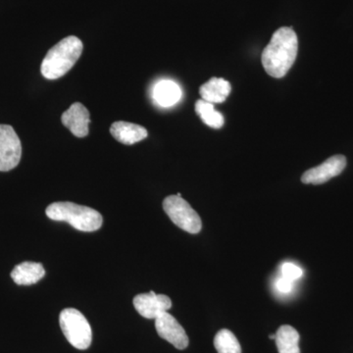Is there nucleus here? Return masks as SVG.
<instances>
[{"label":"nucleus","mask_w":353,"mask_h":353,"mask_svg":"<svg viewBox=\"0 0 353 353\" xmlns=\"http://www.w3.org/2000/svg\"><path fill=\"white\" fill-rule=\"evenodd\" d=\"M292 285H294V282L284 277L279 279L276 282V288H277L279 292H284V294L290 292L292 289Z\"/></svg>","instance_id":"19"},{"label":"nucleus","mask_w":353,"mask_h":353,"mask_svg":"<svg viewBox=\"0 0 353 353\" xmlns=\"http://www.w3.org/2000/svg\"><path fill=\"white\" fill-rule=\"evenodd\" d=\"M347 166V158L343 155H334L323 162L319 166L309 169L304 172L301 176L303 183H312V185H322L328 182L334 176L340 175Z\"/></svg>","instance_id":"8"},{"label":"nucleus","mask_w":353,"mask_h":353,"mask_svg":"<svg viewBox=\"0 0 353 353\" xmlns=\"http://www.w3.org/2000/svg\"><path fill=\"white\" fill-rule=\"evenodd\" d=\"M51 220L61 221L82 232H94L101 229L103 218L99 211L74 202H53L46 210Z\"/></svg>","instance_id":"3"},{"label":"nucleus","mask_w":353,"mask_h":353,"mask_svg":"<svg viewBox=\"0 0 353 353\" xmlns=\"http://www.w3.org/2000/svg\"><path fill=\"white\" fill-rule=\"evenodd\" d=\"M60 328L65 338L78 350H85L90 347L92 341V327L85 317L75 308H66L59 316Z\"/></svg>","instance_id":"4"},{"label":"nucleus","mask_w":353,"mask_h":353,"mask_svg":"<svg viewBox=\"0 0 353 353\" xmlns=\"http://www.w3.org/2000/svg\"><path fill=\"white\" fill-rule=\"evenodd\" d=\"M282 275V277L294 282V281L299 280L303 276V270L299 266H296V264L287 262V263L283 264Z\"/></svg>","instance_id":"18"},{"label":"nucleus","mask_w":353,"mask_h":353,"mask_svg":"<svg viewBox=\"0 0 353 353\" xmlns=\"http://www.w3.org/2000/svg\"><path fill=\"white\" fill-rule=\"evenodd\" d=\"M110 132L116 141L124 145H132L143 141L148 137V132L145 127L134 123L118 121L111 125Z\"/></svg>","instance_id":"11"},{"label":"nucleus","mask_w":353,"mask_h":353,"mask_svg":"<svg viewBox=\"0 0 353 353\" xmlns=\"http://www.w3.org/2000/svg\"><path fill=\"white\" fill-rule=\"evenodd\" d=\"M155 101L162 108H171L182 97V90L173 81H160L153 90Z\"/></svg>","instance_id":"14"},{"label":"nucleus","mask_w":353,"mask_h":353,"mask_svg":"<svg viewBox=\"0 0 353 353\" xmlns=\"http://www.w3.org/2000/svg\"><path fill=\"white\" fill-rule=\"evenodd\" d=\"M46 275L43 264L38 262L25 261L17 265L11 272V278L16 284L30 285L37 284Z\"/></svg>","instance_id":"12"},{"label":"nucleus","mask_w":353,"mask_h":353,"mask_svg":"<svg viewBox=\"0 0 353 353\" xmlns=\"http://www.w3.org/2000/svg\"><path fill=\"white\" fill-rule=\"evenodd\" d=\"M269 338H270L271 340H275V339H276V334H271L270 336H269Z\"/></svg>","instance_id":"20"},{"label":"nucleus","mask_w":353,"mask_h":353,"mask_svg":"<svg viewBox=\"0 0 353 353\" xmlns=\"http://www.w3.org/2000/svg\"><path fill=\"white\" fill-rule=\"evenodd\" d=\"M155 329L160 338L168 341L176 350H185L189 345V336L182 325L168 312L162 313L155 319Z\"/></svg>","instance_id":"7"},{"label":"nucleus","mask_w":353,"mask_h":353,"mask_svg":"<svg viewBox=\"0 0 353 353\" xmlns=\"http://www.w3.org/2000/svg\"><path fill=\"white\" fill-rule=\"evenodd\" d=\"M231 90V83L228 81L213 77L208 82L201 85L199 94L203 101L210 103H222L229 97Z\"/></svg>","instance_id":"13"},{"label":"nucleus","mask_w":353,"mask_h":353,"mask_svg":"<svg viewBox=\"0 0 353 353\" xmlns=\"http://www.w3.org/2000/svg\"><path fill=\"white\" fill-rule=\"evenodd\" d=\"M83 43L77 37H67L48 50L43 60L41 72L48 80L61 78L73 68L83 52Z\"/></svg>","instance_id":"2"},{"label":"nucleus","mask_w":353,"mask_h":353,"mask_svg":"<svg viewBox=\"0 0 353 353\" xmlns=\"http://www.w3.org/2000/svg\"><path fill=\"white\" fill-rule=\"evenodd\" d=\"M22 145L18 134L9 125H0V171L12 170L19 164Z\"/></svg>","instance_id":"6"},{"label":"nucleus","mask_w":353,"mask_h":353,"mask_svg":"<svg viewBox=\"0 0 353 353\" xmlns=\"http://www.w3.org/2000/svg\"><path fill=\"white\" fill-rule=\"evenodd\" d=\"M163 209L172 222L190 234L201 231V217L196 210L182 196H169L164 199Z\"/></svg>","instance_id":"5"},{"label":"nucleus","mask_w":353,"mask_h":353,"mask_svg":"<svg viewBox=\"0 0 353 353\" xmlns=\"http://www.w3.org/2000/svg\"><path fill=\"white\" fill-rule=\"evenodd\" d=\"M196 112L201 117L202 122L213 129H220L224 125L222 114L215 110L214 105L210 102L199 99L196 103Z\"/></svg>","instance_id":"16"},{"label":"nucleus","mask_w":353,"mask_h":353,"mask_svg":"<svg viewBox=\"0 0 353 353\" xmlns=\"http://www.w3.org/2000/svg\"><path fill=\"white\" fill-rule=\"evenodd\" d=\"M134 306L139 314L146 319H157L162 313L172 307L170 297L165 294H157L153 290L148 294H141L134 296Z\"/></svg>","instance_id":"9"},{"label":"nucleus","mask_w":353,"mask_h":353,"mask_svg":"<svg viewBox=\"0 0 353 353\" xmlns=\"http://www.w3.org/2000/svg\"><path fill=\"white\" fill-rule=\"evenodd\" d=\"M299 332L290 325H283L276 333L279 353H301Z\"/></svg>","instance_id":"15"},{"label":"nucleus","mask_w":353,"mask_h":353,"mask_svg":"<svg viewBox=\"0 0 353 353\" xmlns=\"http://www.w3.org/2000/svg\"><path fill=\"white\" fill-rule=\"evenodd\" d=\"M214 347L218 353H241L240 343L230 330H220L214 338Z\"/></svg>","instance_id":"17"},{"label":"nucleus","mask_w":353,"mask_h":353,"mask_svg":"<svg viewBox=\"0 0 353 353\" xmlns=\"http://www.w3.org/2000/svg\"><path fill=\"white\" fill-rule=\"evenodd\" d=\"M299 51V39L292 28L283 27L274 32L270 43L262 52L261 61L265 71L273 78L287 75Z\"/></svg>","instance_id":"1"},{"label":"nucleus","mask_w":353,"mask_h":353,"mask_svg":"<svg viewBox=\"0 0 353 353\" xmlns=\"http://www.w3.org/2000/svg\"><path fill=\"white\" fill-rule=\"evenodd\" d=\"M65 127L78 138H85L88 134L90 123V112L80 102L72 104L61 116Z\"/></svg>","instance_id":"10"}]
</instances>
